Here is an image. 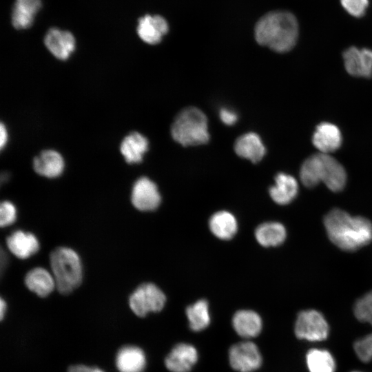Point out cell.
Wrapping results in <instances>:
<instances>
[{
	"label": "cell",
	"instance_id": "cell-1",
	"mask_svg": "<svg viewBox=\"0 0 372 372\" xmlns=\"http://www.w3.org/2000/svg\"><path fill=\"white\" fill-rule=\"evenodd\" d=\"M324 225L330 240L340 249L354 251L372 240V223L362 216L333 209L324 217Z\"/></svg>",
	"mask_w": 372,
	"mask_h": 372
},
{
	"label": "cell",
	"instance_id": "cell-2",
	"mask_svg": "<svg viewBox=\"0 0 372 372\" xmlns=\"http://www.w3.org/2000/svg\"><path fill=\"white\" fill-rule=\"evenodd\" d=\"M298 23L288 11H272L262 16L254 29L258 43L283 53L291 50L298 37Z\"/></svg>",
	"mask_w": 372,
	"mask_h": 372
},
{
	"label": "cell",
	"instance_id": "cell-3",
	"mask_svg": "<svg viewBox=\"0 0 372 372\" xmlns=\"http://www.w3.org/2000/svg\"><path fill=\"white\" fill-rule=\"evenodd\" d=\"M300 180L307 187L322 182L332 192L342 191L346 185L347 174L343 166L328 154H316L302 163Z\"/></svg>",
	"mask_w": 372,
	"mask_h": 372
},
{
	"label": "cell",
	"instance_id": "cell-4",
	"mask_svg": "<svg viewBox=\"0 0 372 372\" xmlns=\"http://www.w3.org/2000/svg\"><path fill=\"white\" fill-rule=\"evenodd\" d=\"M50 261L56 289L59 293L69 294L81 284L83 266L74 250L65 247H57L52 251Z\"/></svg>",
	"mask_w": 372,
	"mask_h": 372
},
{
	"label": "cell",
	"instance_id": "cell-5",
	"mask_svg": "<svg viewBox=\"0 0 372 372\" xmlns=\"http://www.w3.org/2000/svg\"><path fill=\"white\" fill-rule=\"evenodd\" d=\"M171 134L174 140L183 146L205 144L209 139L205 114L194 107L183 110L172 125Z\"/></svg>",
	"mask_w": 372,
	"mask_h": 372
},
{
	"label": "cell",
	"instance_id": "cell-6",
	"mask_svg": "<svg viewBox=\"0 0 372 372\" xmlns=\"http://www.w3.org/2000/svg\"><path fill=\"white\" fill-rule=\"evenodd\" d=\"M294 333L297 338L309 342L325 340L329 334V326L324 316L315 309H306L298 313Z\"/></svg>",
	"mask_w": 372,
	"mask_h": 372
},
{
	"label": "cell",
	"instance_id": "cell-7",
	"mask_svg": "<svg viewBox=\"0 0 372 372\" xmlns=\"http://www.w3.org/2000/svg\"><path fill=\"white\" fill-rule=\"evenodd\" d=\"M166 302L164 293L153 283H143L130 295L129 304L132 311L139 317L150 312H158Z\"/></svg>",
	"mask_w": 372,
	"mask_h": 372
},
{
	"label": "cell",
	"instance_id": "cell-8",
	"mask_svg": "<svg viewBox=\"0 0 372 372\" xmlns=\"http://www.w3.org/2000/svg\"><path fill=\"white\" fill-rule=\"evenodd\" d=\"M231 366L239 372H252L262 364V356L256 344L245 341L232 345L229 350Z\"/></svg>",
	"mask_w": 372,
	"mask_h": 372
},
{
	"label": "cell",
	"instance_id": "cell-9",
	"mask_svg": "<svg viewBox=\"0 0 372 372\" xmlns=\"http://www.w3.org/2000/svg\"><path fill=\"white\" fill-rule=\"evenodd\" d=\"M131 200L134 207L140 211L156 209L161 198L156 185L147 177H141L134 183Z\"/></svg>",
	"mask_w": 372,
	"mask_h": 372
},
{
	"label": "cell",
	"instance_id": "cell-10",
	"mask_svg": "<svg viewBox=\"0 0 372 372\" xmlns=\"http://www.w3.org/2000/svg\"><path fill=\"white\" fill-rule=\"evenodd\" d=\"M44 43L49 52L56 59L65 61L76 48L73 34L67 30L56 28H50L45 34Z\"/></svg>",
	"mask_w": 372,
	"mask_h": 372
},
{
	"label": "cell",
	"instance_id": "cell-11",
	"mask_svg": "<svg viewBox=\"0 0 372 372\" xmlns=\"http://www.w3.org/2000/svg\"><path fill=\"white\" fill-rule=\"evenodd\" d=\"M344 67L354 76L370 77L372 75V50L350 47L343 52Z\"/></svg>",
	"mask_w": 372,
	"mask_h": 372
},
{
	"label": "cell",
	"instance_id": "cell-12",
	"mask_svg": "<svg viewBox=\"0 0 372 372\" xmlns=\"http://www.w3.org/2000/svg\"><path fill=\"white\" fill-rule=\"evenodd\" d=\"M198 352L192 344L179 343L174 347L165 360L171 372H189L198 361Z\"/></svg>",
	"mask_w": 372,
	"mask_h": 372
},
{
	"label": "cell",
	"instance_id": "cell-13",
	"mask_svg": "<svg viewBox=\"0 0 372 372\" xmlns=\"http://www.w3.org/2000/svg\"><path fill=\"white\" fill-rule=\"evenodd\" d=\"M168 30L167 21L160 15L147 14L140 18L138 22V37L143 41L150 45L160 43Z\"/></svg>",
	"mask_w": 372,
	"mask_h": 372
},
{
	"label": "cell",
	"instance_id": "cell-14",
	"mask_svg": "<svg viewBox=\"0 0 372 372\" xmlns=\"http://www.w3.org/2000/svg\"><path fill=\"white\" fill-rule=\"evenodd\" d=\"M342 137L339 128L333 123H321L316 128L312 137L313 145L321 152L329 154L337 150Z\"/></svg>",
	"mask_w": 372,
	"mask_h": 372
},
{
	"label": "cell",
	"instance_id": "cell-15",
	"mask_svg": "<svg viewBox=\"0 0 372 372\" xmlns=\"http://www.w3.org/2000/svg\"><path fill=\"white\" fill-rule=\"evenodd\" d=\"M33 168L40 176L54 178L61 176L65 168L62 155L54 149L42 151L33 160Z\"/></svg>",
	"mask_w": 372,
	"mask_h": 372
},
{
	"label": "cell",
	"instance_id": "cell-16",
	"mask_svg": "<svg viewBox=\"0 0 372 372\" xmlns=\"http://www.w3.org/2000/svg\"><path fill=\"white\" fill-rule=\"evenodd\" d=\"M8 249L17 258L26 259L39 249V242L34 234L17 230L6 239Z\"/></svg>",
	"mask_w": 372,
	"mask_h": 372
},
{
	"label": "cell",
	"instance_id": "cell-17",
	"mask_svg": "<svg viewBox=\"0 0 372 372\" xmlns=\"http://www.w3.org/2000/svg\"><path fill=\"white\" fill-rule=\"evenodd\" d=\"M234 150L239 156L254 163L261 161L266 153L260 137L254 132H249L238 137L234 143Z\"/></svg>",
	"mask_w": 372,
	"mask_h": 372
},
{
	"label": "cell",
	"instance_id": "cell-18",
	"mask_svg": "<svg viewBox=\"0 0 372 372\" xmlns=\"http://www.w3.org/2000/svg\"><path fill=\"white\" fill-rule=\"evenodd\" d=\"M149 148L147 138L137 132H131L122 141L120 152L127 163H139Z\"/></svg>",
	"mask_w": 372,
	"mask_h": 372
},
{
	"label": "cell",
	"instance_id": "cell-19",
	"mask_svg": "<svg viewBox=\"0 0 372 372\" xmlns=\"http://www.w3.org/2000/svg\"><path fill=\"white\" fill-rule=\"evenodd\" d=\"M232 325L240 336L248 339L260 334L262 328V322L256 312L251 310H240L234 315Z\"/></svg>",
	"mask_w": 372,
	"mask_h": 372
},
{
	"label": "cell",
	"instance_id": "cell-20",
	"mask_svg": "<svg viewBox=\"0 0 372 372\" xmlns=\"http://www.w3.org/2000/svg\"><path fill=\"white\" fill-rule=\"evenodd\" d=\"M298 185L292 176L285 173H278L275 177V184L269 189L272 200L279 205L291 203L297 196Z\"/></svg>",
	"mask_w": 372,
	"mask_h": 372
},
{
	"label": "cell",
	"instance_id": "cell-21",
	"mask_svg": "<svg viewBox=\"0 0 372 372\" xmlns=\"http://www.w3.org/2000/svg\"><path fill=\"white\" fill-rule=\"evenodd\" d=\"M116 364L120 372H143L146 366L145 355L139 347L126 346L118 351Z\"/></svg>",
	"mask_w": 372,
	"mask_h": 372
},
{
	"label": "cell",
	"instance_id": "cell-22",
	"mask_svg": "<svg viewBox=\"0 0 372 372\" xmlns=\"http://www.w3.org/2000/svg\"><path fill=\"white\" fill-rule=\"evenodd\" d=\"M25 284L29 290L41 298L48 296L56 288L52 273L43 267L29 271L25 277Z\"/></svg>",
	"mask_w": 372,
	"mask_h": 372
},
{
	"label": "cell",
	"instance_id": "cell-23",
	"mask_svg": "<svg viewBox=\"0 0 372 372\" xmlns=\"http://www.w3.org/2000/svg\"><path fill=\"white\" fill-rule=\"evenodd\" d=\"M209 229L214 236L222 240L231 239L236 233L238 225L232 214L226 211L215 213L209 220Z\"/></svg>",
	"mask_w": 372,
	"mask_h": 372
},
{
	"label": "cell",
	"instance_id": "cell-24",
	"mask_svg": "<svg viewBox=\"0 0 372 372\" xmlns=\"http://www.w3.org/2000/svg\"><path fill=\"white\" fill-rule=\"evenodd\" d=\"M309 372H335L336 362L330 351L324 349L312 348L305 355Z\"/></svg>",
	"mask_w": 372,
	"mask_h": 372
},
{
	"label": "cell",
	"instance_id": "cell-25",
	"mask_svg": "<svg viewBox=\"0 0 372 372\" xmlns=\"http://www.w3.org/2000/svg\"><path fill=\"white\" fill-rule=\"evenodd\" d=\"M286 230L280 223L268 222L259 225L255 231V236L263 247H276L281 245L286 238Z\"/></svg>",
	"mask_w": 372,
	"mask_h": 372
},
{
	"label": "cell",
	"instance_id": "cell-26",
	"mask_svg": "<svg viewBox=\"0 0 372 372\" xmlns=\"http://www.w3.org/2000/svg\"><path fill=\"white\" fill-rule=\"evenodd\" d=\"M186 315L189 327L194 331H203L210 324L209 305L206 300H199L188 306Z\"/></svg>",
	"mask_w": 372,
	"mask_h": 372
},
{
	"label": "cell",
	"instance_id": "cell-27",
	"mask_svg": "<svg viewBox=\"0 0 372 372\" xmlns=\"http://www.w3.org/2000/svg\"><path fill=\"white\" fill-rule=\"evenodd\" d=\"M35 10L25 5L15 2L12 10V23L18 30L30 28L34 21Z\"/></svg>",
	"mask_w": 372,
	"mask_h": 372
},
{
	"label": "cell",
	"instance_id": "cell-28",
	"mask_svg": "<svg viewBox=\"0 0 372 372\" xmlns=\"http://www.w3.org/2000/svg\"><path fill=\"white\" fill-rule=\"evenodd\" d=\"M353 313L358 320L372 326V291L365 293L355 301Z\"/></svg>",
	"mask_w": 372,
	"mask_h": 372
},
{
	"label": "cell",
	"instance_id": "cell-29",
	"mask_svg": "<svg viewBox=\"0 0 372 372\" xmlns=\"http://www.w3.org/2000/svg\"><path fill=\"white\" fill-rule=\"evenodd\" d=\"M354 352L362 362L372 360V332L357 339L353 343Z\"/></svg>",
	"mask_w": 372,
	"mask_h": 372
},
{
	"label": "cell",
	"instance_id": "cell-30",
	"mask_svg": "<svg viewBox=\"0 0 372 372\" xmlns=\"http://www.w3.org/2000/svg\"><path fill=\"white\" fill-rule=\"evenodd\" d=\"M343 8L351 16L361 17L369 7V0H340Z\"/></svg>",
	"mask_w": 372,
	"mask_h": 372
},
{
	"label": "cell",
	"instance_id": "cell-31",
	"mask_svg": "<svg viewBox=\"0 0 372 372\" xmlns=\"http://www.w3.org/2000/svg\"><path fill=\"white\" fill-rule=\"evenodd\" d=\"M17 209L12 202L4 200L0 206V225L1 227L13 224L17 219Z\"/></svg>",
	"mask_w": 372,
	"mask_h": 372
},
{
	"label": "cell",
	"instance_id": "cell-32",
	"mask_svg": "<svg viewBox=\"0 0 372 372\" xmlns=\"http://www.w3.org/2000/svg\"><path fill=\"white\" fill-rule=\"evenodd\" d=\"M220 118L223 123L228 125H234L238 120L237 114L231 110L222 108L220 110Z\"/></svg>",
	"mask_w": 372,
	"mask_h": 372
},
{
	"label": "cell",
	"instance_id": "cell-33",
	"mask_svg": "<svg viewBox=\"0 0 372 372\" xmlns=\"http://www.w3.org/2000/svg\"><path fill=\"white\" fill-rule=\"evenodd\" d=\"M68 372H104L97 367H91L83 364L71 366Z\"/></svg>",
	"mask_w": 372,
	"mask_h": 372
},
{
	"label": "cell",
	"instance_id": "cell-34",
	"mask_svg": "<svg viewBox=\"0 0 372 372\" xmlns=\"http://www.w3.org/2000/svg\"><path fill=\"white\" fill-rule=\"evenodd\" d=\"M16 1L30 7L37 12L41 7V0H16Z\"/></svg>",
	"mask_w": 372,
	"mask_h": 372
},
{
	"label": "cell",
	"instance_id": "cell-35",
	"mask_svg": "<svg viewBox=\"0 0 372 372\" xmlns=\"http://www.w3.org/2000/svg\"><path fill=\"white\" fill-rule=\"evenodd\" d=\"M0 134V146L2 149L6 145L8 139V130L6 126L3 123H1Z\"/></svg>",
	"mask_w": 372,
	"mask_h": 372
},
{
	"label": "cell",
	"instance_id": "cell-36",
	"mask_svg": "<svg viewBox=\"0 0 372 372\" xmlns=\"http://www.w3.org/2000/svg\"><path fill=\"white\" fill-rule=\"evenodd\" d=\"M6 307H7V305H6V301L3 298H1V300H0V317H1V320H3V318L4 317L5 313L6 311Z\"/></svg>",
	"mask_w": 372,
	"mask_h": 372
},
{
	"label": "cell",
	"instance_id": "cell-37",
	"mask_svg": "<svg viewBox=\"0 0 372 372\" xmlns=\"http://www.w3.org/2000/svg\"><path fill=\"white\" fill-rule=\"evenodd\" d=\"M351 372H362V371H352Z\"/></svg>",
	"mask_w": 372,
	"mask_h": 372
}]
</instances>
